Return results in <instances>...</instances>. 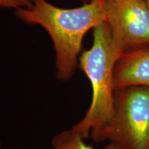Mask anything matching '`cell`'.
Here are the masks:
<instances>
[{
    "label": "cell",
    "mask_w": 149,
    "mask_h": 149,
    "mask_svg": "<svg viewBox=\"0 0 149 149\" xmlns=\"http://www.w3.org/2000/svg\"><path fill=\"white\" fill-rule=\"evenodd\" d=\"M107 140L123 149H149V87L115 90L113 123L100 141Z\"/></svg>",
    "instance_id": "3957f363"
},
{
    "label": "cell",
    "mask_w": 149,
    "mask_h": 149,
    "mask_svg": "<svg viewBox=\"0 0 149 149\" xmlns=\"http://www.w3.org/2000/svg\"><path fill=\"white\" fill-rule=\"evenodd\" d=\"M81 1H87V0H81ZM91 0H89V1H90Z\"/></svg>",
    "instance_id": "30bf717a"
},
{
    "label": "cell",
    "mask_w": 149,
    "mask_h": 149,
    "mask_svg": "<svg viewBox=\"0 0 149 149\" xmlns=\"http://www.w3.org/2000/svg\"><path fill=\"white\" fill-rule=\"evenodd\" d=\"M106 22L123 53L149 48L146 0H104Z\"/></svg>",
    "instance_id": "277c9868"
},
{
    "label": "cell",
    "mask_w": 149,
    "mask_h": 149,
    "mask_svg": "<svg viewBox=\"0 0 149 149\" xmlns=\"http://www.w3.org/2000/svg\"><path fill=\"white\" fill-rule=\"evenodd\" d=\"M130 86L149 87V48L123 53L117 61L115 90Z\"/></svg>",
    "instance_id": "5b68a950"
},
{
    "label": "cell",
    "mask_w": 149,
    "mask_h": 149,
    "mask_svg": "<svg viewBox=\"0 0 149 149\" xmlns=\"http://www.w3.org/2000/svg\"><path fill=\"white\" fill-rule=\"evenodd\" d=\"M31 5V0H0V8H13L28 7Z\"/></svg>",
    "instance_id": "52a82bcc"
},
{
    "label": "cell",
    "mask_w": 149,
    "mask_h": 149,
    "mask_svg": "<svg viewBox=\"0 0 149 149\" xmlns=\"http://www.w3.org/2000/svg\"><path fill=\"white\" fill-rule=\"evenodd\" d=\"M104 0H91L81 6L62 8L47 0H31L28 7L15 10L18 18L40 25L53 41L56 57V77L68 81L74 74L85 35L106 21Z\"/></svg>",
    "instance_id": "6da1fadb"
},
{
    "label": "cell",
    "mask_w": 149,
    "mask_h": 149,
    "mask_svg": "<svg viewBox=\"0 0 149 149\" xmlns=\"http://www.w3.org/2000/svg\"><path fill=\"white\" fill-rule=\"evenodd\" d=\"M93 35L92 46L81 52L78 63L91 84L92 101L82 120L72 128L84 139L91 137L100 141L113 121L114 70L124 53L106 21L93 29Z\"/></svg>",
    "instance_id": "7a4b0ae2"
},
{
    "label": "cell",
    "mask_w": 149,
    "mask_h": 149,
    "mask_svg": "<svg viewBox=\"0 0 149 149\" xmlns=\"http://www.w3.org/2000/svg\"><path fill=\"white\" fill-rule=\"evenodd\" d=\"M0 146H1V144H0Z\"/></svg>",
    "instance_id": "8fae6325"
},
{
    "label": "cell",
    "mask_w": 149,
    "mask_h": 149,
    "mask_svg": "<svg viewBox=\"0 0 149 149\" xmlns=\"http://www.w3.org/2000/svg\"><path fill=\"white\" fill-rule=\"evenodd\" d=\"M104 149H123V148L120 146H118V145L114 144V143L110 142L109 144L105 146Z\"/></svg>",
    "instance_id": "ba28073f"
},
{
    "label": "cell",
    "mask_w": 149,
    "mask_h": 149,
    "mask_svg": "<svg viewBox=\"0 0 149 149\" xmlns=\"http://www.w3.org/2000/svg\"><path fill=\"white\" fill-rule=\"evenodd\" d=\"M146 3H147V5H148V8H149V0H146Z\"/></svg>",
    "instance_id": "9c48e42d"
},
{
    "label": "cell",
    "mask_w": 149,
    "mask_h": 149,
    "mask_svg": "<svg viewBox=\"0 0 149 149\" xmlns=\"http://www.w3.org/2000/svg\"><path fill=\"white\" fill-rule=\"evenodd\" d=\"M84 140L79 133L71 128L56 135L52 139L51 145L53 149H95Z\"/></svg>",
    "instance_id": "8992f818"
}]
</instances>
